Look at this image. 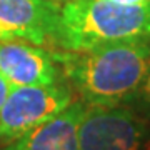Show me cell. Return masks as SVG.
I'll list each match as a JSON object with an SVG mask.
<instances>
[{"label": "cell", "mask_w": 150, "mask_h": 150, "mask_svg": "<svg viewBox=\"0 0 150 150\" xmlns=\"http://www.w3.org/2000/svg\"><path fill=\"white\" fill-rule=\"evenodd\" d=\"M54 2H65V0H54Z\"/></svg>", "instance_id": "11"}, {"label": "cell", "mask_w": 150, "mask_h": 150, "mask_svg": "<svg viewBox=\"0 0 150 150\" xmlns=\"http://www.w3.org/2000/svg\"><path fill=\"white\" fill-rule=\"evenodd\" d=\"M60 5L54 0H0V38L55 45Z\"/></svg>", "instance_id": "5"}, {"label": "cell", "mask_w": 150, "mask_h": 150, "mask_svg": "<svg viewBox=\"0 0 150 150\" xmlns=\"http://www.w3.org/2000/svg\"><path fill=\"white\" fill-rule=\"evenodd\" d=\"M79 150H150V117L130 105H87Z\"/></svg>", "instance_id": "3"}, {"label": "cell", "mask_w": 150, "mask_h": 150, "mask_svg": "<svg viewBox=\"0 0 150 150\" xmlns=\"http://www.w3.org/2000/svg\"><path fill=\"white\" fill-rule=\"evenodd\" d=\"M0 75L12 85H52L64 82L54 54L23 40L0 38Z\"/></svg>", "instance_id": "6"}, {"label": "cell", "mask_w": 150, "mask_h": 150, "mask_svg": "<svg viewBox=\"0 0 150 150\" xmlns=\"http://www.w3.org/2000/svg\"><path fill=\"white\" fill-rule=\"evenodd\" d=\"M150 42V5L129 7L108 0H65L55 45L82 52L102 45Z\"/></svg>", "instance_id": "2"}, {"label": "cell", "mask_w": 150, "mask_h": 150, "mask_svg": "<svg viewBox=\"0 0 150 150\" xmlns=\"http://www.w3.org/2000/svg\"><path fill=\"white\" fill-rule=\"evenodd\" d=\"M85 107L82 100H74L55 117L7 142L0 150H79V125Z\"/></svg>", "instance_id": "7"}, {"label": "cell", "mask_w": 150, "mask_h": 150, "mask_svg": "<svg viewBox=\"0 0 150 150\" xmlns=\"http://www.w3.org/2000/svg\"><path fill=\"white\" fill-rule=\"evenodd\" d=\"M64 80L85 105H129L150 64V42L52 52Z\"/></svg>", "instance_id": "1"}, {"label": "cell", "mask_w": 150, "mask_h": 150, "mask_svg": "<svg viewBox=\"0 0 150 150\" xmlns=\"http://www.w3.org/2000/svg\"><path fill=\"white\" fill-rule=\"evenodd\" d=\"M129 105L134 110L140 112L142 115L150 117V64H149V69H147L144 80H142V83L139 87V90H137L135 97L132 98V102Z\"/></svg>", "instance_id": "8"}, {"label": "cell", "mask_w": 150, "mask_h": 150, "mask_svg": "<svg viewBox=\"0 0 150 150\" xmlns=\"http://www.w3.org/2000/svg\"><path fill=\"white\" fill-rule=\"evenodd\" d=\"M112 4H118V5H129V7H149L150 0H108Z\"/></svg>", "instance_id": "10"}, {"label": "cell", "mask_w": 150, "mask_h": 150, "mask_svg": "<svg viewBox=\"0 0 150 150\" xmlns=\"http://www.w3.org/2000/svg\"><path fill=\"white\" fill-rule=\"evenodd\" d=\"M74 102L67 82L52 85H13L0 108V142H12L50 120Z\"/></svg>", "instance_id": "4"}, {"label": "cell", "mask_w": 150, "mask_h": 150, "mask_svg": "<svg viewBox=\"0 0 150 150\" xmlns=\"http://www.w3.org/2000/svg\"><path fill=\"white\" fill-rule=\"evenodd\" d=\"M12 83L8 80H7L4 75H0V108H2V105H4V102L7 100V97H8V93H10L12 90Z\"/></svg>", "instance_id": "9"}]
</instances>
